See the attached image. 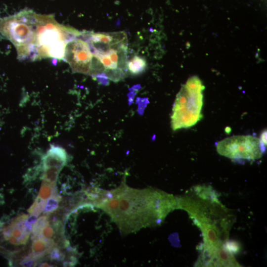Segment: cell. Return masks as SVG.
I'll return each mask as SVG.
<instances>
[{
  "label": "cell",
  "instance_id": "obj_1",
  "mask_svg": "<svg viewBox=\"0 0 267 267\" xmlns=\"http://www.w3.org/2000/svg\"><path fill=\"white\" fill-rule=\"evenodd\" d=\"M90 197L125 234L159 225L177 209V198L173 195L152 188H133L124 182L110 191L92 190Z\"/></svg>",
  "mask_w": 267,
  "mask_h": 267
},
{
  "label": "cell",
  "instance_id": "obj_2",
  "mask_svg": "<svg viewBox=\"0 0 267 267\" xmlns=\"http://www.w3.org/2000/svg\"><path fill=\"white\" fill-rule=\"evenodd\" d=\"M177 198V209L187 212L201 231L203 240L214 242L228 239L235 217L219 201L218 193L210 185L192 187Z\"/></svg>",
  "mask_w": 267,
  "mask_h": 267
},
{
  "label": "cell",
  "instance_id": "obj_3",
  "mask_svg": "<svg viewBox=\"0 0 267 267\" xmlns=\"http://www.w3.org/2000/svg\"><path fill=\"white\" fill-rule=\"evenodd\" d=\"M37 15L33 10L25 8L0 18V34L14 45L20 60H29L36 35Z\"/></svg>",
  "mask_w": 267,
  "mask_h": 267
},
{
  "label": "cell",
  "instance_id": "obj_4",
  "mask_svg": "<svg viewBox=\"0 0 267 267\" xmlns=\"http://www.w3.org/2000/svg\"><path fill=\"white\" fill-rule=\"evenodd\" d=\"M205 87L197 76L189 78L175 99L171 116L174 131L191 127L202 118L203 91Z\"/></svg>",
  "mask_w": 267,
  "mask_h": 267
},
{
  "label": "cell",
  "instance_id": "obj_5",
  "mask_svg": "<svg viewBox=\"0 0 267 267\" xmlns=\"http://www.w3.org/2000/svg\"><path fill=\"white\" fill-rule=\"evenodd\" d=\"M94 57L101 66L102 74L114 82L126 77L127 42L101 48H92Z\"/></svg>",
  "mask_w": 267,
  "mask_h": 267
},
{
  "label": "cell",
  "instance_id": "obj_6",
  "mask_svg": "<svg viewBox=\"0 0 267 267\" xmlns=\"http://www.w3.org/2000/svg\"><path fill=\"white\" fill-rule=\"evenodd\" d=\"M221 155L232 159L255 160L260 158L265 151V146L260 138L251 135H234L216 143Z\"/></svg>",
  "mask_w": 267,
  "mask_h": 267
},
{
  "label": "cell",
  "instance_id": "obj_7",
  "mask_svg": "<svg viewBox=\"0 0 267 267\" xmlns=\"http://www.w3.org/2000/svg\"><path fill=\"white\" fill-rule=\"evenodd\" d=\"M94 58L89 44L82 34L67 44L64 60L73 72L90 75Z\"/></svg>",
  "mask_w": 267,
  "mask_h": 267
},
{
  "label": "cell",
  "instance_id": "obj_8",
  "mask_svg": "<svg viewBox=\"0 0 267 267\" xmlns=\"http://www.w3.org/2000/svg\"><path fill=\"white\" fill-rule=\"evenodd\" d=\"M201 254L196 267H239L241 266L223 246L212 250L200 249Z\"/></svg>",
  "mask_w": 267,
  "mask_h": 267
},
{
  "label": "cell",
  "instance_id": "obj_9",
  "mask_svg": "<svg viewBox=\"0 0 267 267\" xmlns=\"http://www.w3.org/2000/svg\"><path fill=\"white\" fill-rule=\"evenodd\" d=\"M28 218L27 214H22L13 219L6 226L0 223V240L13 246L25 244L29 236L24 231V223Z\"/></svg>",
  "mask_w": 267,
  "mask_h": 267
},
{
  "label": "cell",
  "instance_id": "obj_10",
  "mask_svg": "<svg viewBox=\"0 0 267 267\" xmlns=\"http://www.w3.org/2000/svg\"><path fill=\"white\" fill-rule=\"evenodd\" d=\"M68 161V155L61 147L51 145L43 159V168L58 167L63 168Z\"/></svg>",
  "mask_w": 267,
  "mask_h": 267
},
{
  "label": "cell",
  "instance_id": "obj_11",
  "mask_svg": "<svg viewBox=\"0 0 267 267\" xmlns=\"http://www.w3.org/2000/svg\"><path fill=\"white\" fill-rule=\"evenodd\" d=\"M55 245L53 240L47 242L39 238L34 239L31 246L32 252L28 256L36 261L50 253Z\"/></svg>",
  "mask_w": 267,
  "mask_h": 267
},
{
  "label": "cell",
  "instance_id": "obj_12",
  "mask_svg": "<svg viewBox=\"0 0 267 267\" xmlns=\"http://www.w3.org/2000/svg\"><path fill=\"white\" fill-rule=\"evenodd\" d=\"M147 64L145 59L136 55L127 62V69L132 75H138L143 73L146 68Z\"/></svg>",
  "mask_w": 267,
  "mask_h": 267
},
{
  "label": "cell",
  "instance_id": "obj_13",
  "mask_svg": "<svg viewBox=\"0 0 267 267\" xmlns=\"http://www.w3.org/2000/svg\"><path fill=\"white\" fill-rule=\"evenodd\" d=\"M62 169V168L58 167L43 168V181L49 183L56 184L58 175Z\"/></svg>",
  "mask_w": 267,
  "mask_h": 267
},
{
  "label": "cell",
  "instance_id": "obj_14",
  "mask_svg": "<svg viewBox=\"0 0 267 267\" xmlns=\"http://www.w3.org/2000/svg\"><path fill=\"white\" fill-rule=\"evenodd\" d=\"M57 193L56 184L42 181V185L37 197L47 201L51 196Z\"/></svg>",
  "mask_w": 267,
  "mask_h": 267
},
{
  "label": "cell",
  "instance_id": "obj_15",
  "mask_svg": "<svg viewBox=\"0 0 267 267\" xmlns=\"http://www.w3.org/2000/svg\"><path fill=\"white\" fill-rule=\"evenodd\" d=\"M49 223V214H44L37 219L33 225L32 239H35L39 233L41 229Z\"/></svg>",
  "mask_w": 267,
  "mask_h": 267
},
{
  "label": "cell",
  "instance_id": "obj_16",
  "mask_svg": "<svg viewBox=\"0 0 267 267\" xmlns=\"http://www.w3.org/2000/svg\"><path fill=\"white\" fill-rule=\"evenodd\" d=\"M61 199V196L58 195L57 193L48 198L46 202L43 211L44 214H49L57 210L58 207L59 202Z\"/></svg>",
  "mask_w": 267,
  "mask_h": 267
},
{
  "label": "cell",
  "instance_id": "obj_17",
  "mask_svg": "<svg viewBox=\"0 0 267 267\" xmlns=\"http://www.w3.org/2000/svg\"><path fill=\"white\" fill-rule=\"evenodd\" d=\"M46 201L41 199L37 197L33 204L28 210V212L31 215L39 216L43 212L45 206Z\"/></svg>",
  "mask_w": 267,
  "mask_h": 267
},
{
  "label": "cell",
  "instance_id": "obj_18",
  "mask_svg": "<svg viewBox=\"0 0 267 267\" xmlns=\"http://www.w3.org/2000/svg\"><path fill=\"white\" fill-rule=\"evenodd\" d=\"M54 234L53 228L49 223L41 229L36 238H39L47 242H50L53 240L52 237L54 235Z\"/></svg>",
  "mask_w": 267,
  "mask_h": 267
},
{
  "label": "cell",
  "instance_id": "obj_19",
  "mask_svg": "<svg viewBox=\"0 0 267 267\" xmlns=\"http://www.w3.org/2000/svg\"><path fill=\"white\" fill-rule=\"evenodd\" d=\"M223 248L232 255L236 254L241 251L240 243L236 241L227 240L223 244Z\"/></svg>",
  "mask_w": 267,
  "mask_h": 267
},
{
  "label": "cell",
  "instance_id": "obj_20",
  "mask_svg": "<svg viewBox=\"0 0 267 267\" xmlns=\"http://www.w3.org/2000/svg\"><path fill=\"white\" fill-rule=\"evenodd\" d=\"M50 258L54 261H62L65 258V255L56 247H54L50 252Z\"/></svg>",
  "mask_w": 267,
  "mask_h": 267
},
{
  "label": "cell",
  "instance_id": "obj_21",
  "mask_svg": "<svg viewBox=\"0 0 267 267\" xmlns=\"http://www.w3.org/2000/svg\"><path fill=\"white\" fill-rule=\"evenodd\" d=\"M261 143L265 146L267 145V131H264L261 135V138L260 139Z\"/></svg>",
  "mask_w": 267,
  "mask_h": 267
},
{
  "label": "cell",
  "instance_id": "obj_22",
  "mask_svg": "<svg viewBox=\"0 0 267 267\" xmlns=\"http://www.w3.org/2000/svg\"><path fill=\"white\" fill-rule=\"evenodd\" d=\"M40 267H52L51 266H50L49 264H47V263H44L41 264Z\"/></svg>",
  "mask_w": 267,
  "mask_h": 267
}]
</instances>
